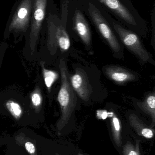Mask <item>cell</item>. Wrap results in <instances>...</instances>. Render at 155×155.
<instances>
[{"mask_svg":"<svg viewBox=\"0 0 155 155\" xmlns=\"http://www.w3.org/2000/svg\"><path fill=\"white\" fill-rule=\"evenodd\" d=\"M73 68L74 73L69 72V80L79 99L86 104L97 101V88L101 84L97 77L93 78L92 67L75 64Z\"/></svg>","mask_w":155,"mask_h":155,"instance_id":"6da1fadb","label":"cell"},{"mask_svg":"<svg viewBox=\"0 0 155 155\" xmlns=\"http://www.w3.org/2000/svg\"><path fill=\"white\" fill-rule=\"evenodd\" d=\"M61 74V85L57 96L61 108L62 124L67 121L75 111L78 104L77 94L71 86L69 78V71L64 58L60 59L59 65Z\"/></svg>","mask_w":155,"mask_h":155,"instance_id":"7a4b0ae2","label":"cell"},{"mask_svg":"<svg viewBox=\"0 0 155 155\" xmlns=\"http://www.w3.org/2000/svg\"><path fill=\"white\" fill-rule=\"evenodd\" d=\"M113 26L122 43L140 60L141 63H150L155 66L153 55L146 49L137 35L118 25L114 24Z\"/></svg>","mask_w":155,"mask_h":155,"instance_id":"3957f363","label":"cell"},{"mask_svg":"<svg viewBox=\"0 0 155 155\" xmlns=\"http://www.w3.org/2000/svg\"><path fill=\"white\" fill-rule=\"evenodd\" d=\"M34 0H18L12 10L8 31L25 32L30 27Z\"/></svg>","mask_w":155,"mask_h":155,"instance_id":"277c9868","label":"cell"},{"mask_svg":"<svg viewBox=\"0 0 155 155\" xmlns=\"http://www.w3.org/2000/svg\"><path fill=\"white\" fill-rule=\"evenodd\" d=\"M88 11L97 30L103 38L107 42L116 58H124L123 49L106 20L94 5L89 4Z\"/></svg>","mask_w":155,"mask_h":155,"instance_id":"5b68a950","label":"cell"},{"mask_svg":"<svg viewBox=\"0 0 155 155\" xmlns=\"http://www.w3.org/2000/svg\"><path fill=\"white\" fill-rule=\"evenodd\" d=\"M49 0H34L30 26L29 45L31 52L35 51L43 24L48 12Z\"/></svg>","mask_w":155,"mask_h":155,"instance_id":"8992f818","label":"cell"},{"mask_svg":"<svg viewBox=\"0 0 155 155\" xmlns=\"http://www.w3.org/2000/svg\"><path fill=\"white\" fill-rule=\"evenodd\" d=\"M48 37L47 46L52 53L54 54L59 47L62 52L70 49L71 41L68 33L61 25H56L47 20Z\"/></svg>","mask_w":155,"mask_h":155,"instance_id":"52a82bcc","label":"cell"},{"mask_svg":"<svg viewBox=\"0 0 155 155\" xmlns=\"http://www.w3.org/2000/svg\"><path fill=\"white\" fill-rule=\"evenodd\" d=\"M103 71L107 78L119 85L136 81L139 78V75L137 73L118 65L104 66Z\"/></svg>","mask_w":155,"mask_h":155,"instance_id":"ba28073f","label":"cell"},{"mask_svg":"<svg viewBox=\"0 0 155 155\" xmlns=\"http://www.w3.org/2000/svg\"><path fill=\"white\" fill-rule=\"evenodd\" d=\"M73 28L86 49L90 50L92 46V35L90 27L83 15L78 10L75 13Z\"/></svg>","mask_w":155,"mask_h":155,"instance_id":"9c48e42d","label":"cell"},{"mask_svg":"<svg viewBox=\"0 0 155 155\" xmlns=\"http://www.w3.org/2000/svg\"><path fill=\"white\" fill-rule=\"evenodd\" d=\"M120 18L132 25H136L135 20L129 10L119 0H99Z\"/></svg>","mask_w":155,"mask_h":155,"instance_id":"30bf717a","label":"cell"},{"mask_svg":"<svg viewBox=\"0 0 155 155\" xmlns=\"http://www.w3.org/2000/svg\"><path fill=\"white\" fill-rule=\"evenodd\" d=\"M133 104L136 108L142 110L144 113L148 114L153 118L155 115V93H148L143 101L133 99Z\"/></svg>","mask_w":155,"mask_h":155,"instance_id":"8fae6325","label":"cell"},{"mask_svg":"<svg viewBox=\"0 0 155 155\" xmlns=\"http://www.w3.org/2000/svg\"><path fill=\"white\" fill-rule=\"evenodd\" d=\"M42 69L43 75L44 79L45 86L49 91L56 80L58 77V74L54 71L47 70L45 69L44 65V63L42 62Z\"/></svg>","mask_w":155,"mask_h":155,"instance_id":"7c38bea8","label":"cell"},{"mask_svg":"<svg viewBox=\"0 0 155 155\" xmlns=\"http://www.w3.org/2000/svg\"><path fill=\"white\" fill-rule=\"evenodd\" d=\"M5 106L8 111L15 118L18 119L21 117L22 114V109L18 103L12 100H9L6 102Z\"/></svg>","mask_w":155,"mask_h":155,"instance_id":"4fadbf2b","label":"cell"},{"mask_svg":"<svg viewBox=\"0 0 155 155\" xmlns=\"http://www.w3.org/2000/svg\"><path fill=\"white\" fill-rule=\"evenodd\" d=\"M42 96L40 88L38 86L34 90L31 95L32 104L36 110H39L42 104Z\"/></svg>","mask_w":155,"mask_h":155,"instance_id":"5bb4252c","label":"cell"},{"mask_svg":"<svg viewBox=\"0 0 155 155\" xmlns=\"http://www.w3.org/2000/svg\"><path fill=\"white\" fill-rule=\"evenodd\" d=\"M25 147L27 152L31 155H36V150L34 145L30 142H27L25 143Z\"/></svg>","mask_w":155,"mask_h":155,"instance_id":"9a60e30c","label":"cell"},{"mask_svg":"<svg viewBox=\"0 0 155 155\" xmlns=\"http://www.w3.org/2000/svg\"><path fill=\"white\" fill-rule=\"evenodd\" d=\"M142 134L143 136L147 138H152L153 136V132L149 128H144L142 131Z\"/></svg>","mask_w":155,"mask_h":155,"instance_id":"2e32d148","label":"cell"},{"mask_svg":"<svg viewBox=\"0 0 155 155\" xmlns=\"http://www.w3.org/2000/svg\"><path fill=\"white\" fill-rule=\"evenodd\" d=\"M128 155H137V153H136L134 151H132V152H130V153Z\"/></svg>","mask_w":155,"mask_h":155,"instance_id":"e0dca14e","label":"cell"}]
</instances>
